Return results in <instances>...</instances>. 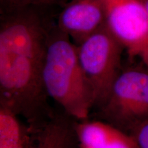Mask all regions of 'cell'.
<instances>
[{"label": "cell", "instance_id": "6da1fadb", "mask_svg": "<svg viewBox=\"0 0 148 148\" xmlns=\"http://www.w3.org/2000/svg\"><path fill=\"white\" fill-rule=\"evenodd\" d=\"M47 40L32 14H15L1 22L0 106L23 118L35 133L53 114L42 80Z\"/></svg>", "mask_w": 148, "mask_h": 148}, {"label": "cell", "instance_id": "7a4b0ae2", "mask_svg": "<svg viewBox=\"0 0 148 148\" xmlns=\"http://www.w3.org/2000/svg\"><path fill=\"white\" fill-rule=\"evenodd\" d=\"M42 80L48 97L75 121L88 119L95 94L79 62L77 45L58 29L48 36Z\"/></svg>", "mask_w": 148, "mask_h": 148}, {"label": "cell", "instance_id": "3957f363", "mask_svg": "<svg viewBox=\"0 0 148 148\" xmlns=\"http://www.w3.org/2000/svg\"><path fill=\"white\" fill-rule=\"evenodd\" d=\"M99 109L103 121L129 134L148 120V68L142 63L122 68Z\"/></svg>", "mask_w": 148, "mask_h": 148}, {"label": "cell", "instance_id": "277c9868", "mask_svg": "<svg viewBox=\"0 0 148 148\" xmlns=\"http://www.w3.org/2000/svg\"><path fill=\"white\" fill-rule=\"evenodd\" d=\"M79 62L95 94V106L106 101L112 84L121 72L125 50L107 25L77 45Z\"/></svg>", "mask_w": 148, "mask_h": 148}, {"label": "cell", "instance_id": "5b68a950", "mask_svg": "<svg viewBox=\"0 0 148 148\" xmlns=\"http://www.w3.org/2000/svg\"><path fill=\"white\" fill-rule=\"evenodd\" d=\"M106 25L130 57L148 68V12L140 0H102Z\"/></svg>", "mask_w": 148, "mask_h": 148}, {"label": "cell", "instance_id": "8992f818", "mask_svg": "<svg viewBox=\"0 0 148 148\" xmlns=\"http://www.w3.org/2000/svg\"><path fill=\"white\" fill-rule=\"evenodd\" d=\"M106 25L102 0H72L62 10L58 29L76 45Z\"/></svg>", "mask_w": 148, "mask_h": 148}, {"label": "cell", "instance_id": "52a82bcc", "mask_svg": "<svg viewBox=\"0 0 148 148\" xmlns=\"http://www.w3.org/2000/svg\"><path fill=\"white\" fill-rule=\"evenodd\" d=\"M79 148H139L132 134L104 121H75Z\"/></svg>", "mask_w": 148, "mask_h": 148}, {"label": "cell", "instance_id": "ba28073f", "mask_svg": "<svg viewBox=\"0 0 148 148\" xmlns=\"http://www.w3.org/2000/svg\"><path fill=\"white\" fill-rule=\"evenodd\" d=\"M75 121L66 114L53 113L36 132L35 148H79Z\"/></svg>", "mask_w": 148, "mask_h": 148}, {"label": "cell", "instance_id": "9c48e42d", "mask_svg": "<svg viewBox=\"0 0 148 148\" xmlns=\"http://www.w3.org/2000/svg\"><path fill=\"white\" fill-rule=\"evenodd\" d=\"M29 132L19 116L0 106V148H27Z\"/></svg>", "mask_w": 148, "mask_h": 148}, {"label": "cell", "instance_id": "30bf717a", "mask_svg": "<svg viewBox=\"0 0 148 148\" xmlns=\"http://www.w3.org/2000/svg\"><path fill=\"white\" fill-rule=\"evenodd\" d=\"M139 148H148V120L140 123L131 131Z\"/></svg>", "mask_w": 148, "mask_h": 148}, {"label": "cell", "instance_id": "8fae6325", "mask_svg": "<svg viewBox=\"0 0 148 148\" xmlns=\"http://www.w3.org/2000/svg\"><path fill=\"white\" fill-rule=\"evenodd\" d=\"M140 1H141L142 3H143L144 7H145L146 10H147V12H148V0H140Z\"/></svg>", "mask_w": 148, "mask_h": 148}]
</instances>
